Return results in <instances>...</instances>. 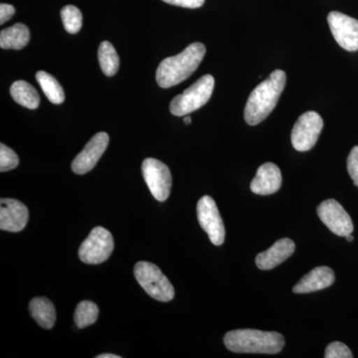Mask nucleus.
<instances>
[{
  "label": "nucleus",
  "mask_w": 358,
  "mask_h": 358,
  "mask_svg": "<svg viewBox=\"0 0 358 358\" xmlns=\"http://www.w3.org/2000/svg\"><path fill=\"white\" fill-rule=\"evenodd\" d=\"M286 81V73L282 70H275L267 80L252 91L244 110L247 124L256 126L273 112L284 91Z\"/></svg>",
  "instance_id": "f257e3e1"
},
{
  "label": "nucleus",
  "mask_w": 358,
  "mask_h": 358,
  "mask_svg": "<svg viewBox=\"0 0 358 358\" xmlns=\"http://www.w3.org/2000/svg\"><path fill=\"white\" fill-rule=\"evenodd\" d=\"M205 53L204 45L195 42L178 55L162 60L157 70V82L160 88H171L192 76L203 60Z\"/></svg>",
  "instance_id": "f03ea898"
},
{
  "label": "nucleus",
  "mask_w": 358,
  "mask_h": 358,
  "mask_svg": "<svg viewBox=\"0 0 358 358\" xmlns=\"http://www.w3.org/2000/svg\"><path fill=\"white\" fill-rule=\"evenodd\" d=\"M224 345L232 352L275 355L284 348L285 339L275 331L235 329L225 334Z\"/></svg>",
  "instance_id": "7ed1b4c3"
},
{
  "label": "nucleus",
  "mask_w": 358,
  "mask_h": 358,
  "mask_svg": "<svg viewBox=\"0 0 358 358\" xmlns=\"http://www.w3.org/2000/svg\"><path fill=\"white\" fill-rule=\"evenodd\" d=\"M214 85L215 80L211 75H205L200 78L181 95L176 96L171 101L169 106L171 114L176 117H185L203 107L211 98Z\"/></svg>",
  "instance_id": "20e7f679"
},
{
  "label": "nucleus",
  "mask_w": 358,
  "mask_h": 358,
  "mask_svg": "<svg viewBox=\"0 0 358 358\" xmlns=\"http://www.w3.org/2000/svg\"><path fill=\"white\" fill-rule=\"evenodd\" d=\"M134 277L148 296L159 301L174 298V288L166 275L155 264L138 262L134 268Z\"/></svg>",
  "instance_id": "39448f33"
},
{
  "label": "nucleus",
  "mask_w": 358,
  "mask_h": 358,
  "mask_svg": "<svg viewBox=\"0 0 358 358\" xmlns=\"http://www.w3.org/2000/svg\"><path fill=\"white\" fill-rule=\"evenodd\" d=\"M114 238L105 228H94L86 240L80 246L79 258L89 265H96L107 261L114 251Z\"/></svg>",
  "instance_id": "423d86ee"
},
{
  "label": "nucleus",
  "mask_w": 358,
  "mask_h": 358,
  "mask_svg": "<svg viewBox=\"0 0 358 358\" xmlns=\"http://www.w3.org/2000/svg\"><path fill=\"white\" fill-rule=\"evenodd\" d=\"M324 128L322 117L315 112H307L299 117L292 131L291 141L294 150L308 152L312 150L319 140Z\"/></svg>",
  "instance_id": "0eeeda50"
},
{
  "label": "nucleus",
  "mask_w": 358,
  "mask_h": 358,
  "mask_svg": "<svg viewBox=\"0 0 358 358\" xmlns=\"http://www.w3.org/2000/svg\"><path fill=\"white\" fill-rule=\"evenodd\" d=\"M143 176L148 189L157 201L164 202L171 194L173 178L169 166L155 159L143 160Z\"/></svg>",
  "instance_id": "6e6552de"
},
{
  "label": "nucleus",
  "mask_w": 358,
  "mask_h": 358,
  "mask_svg": "<svg viewBox=\"0 0 358 358\" xmlns=\"http://www.w3.org/2000/svg\"><path fill=\"white\" fill-rule=\"evenodd\" d=\"M197 218L202 229L208 234L211 243L221 246L225 240L224 226L217 205L210 196L202 197L197 203Z\"/></svg>",
  "instance_id": "1a4fd4ad"
},
{
  "label": "nucleus",
  "mask_w": 358,
  "mask_h": 358,
  "mask_svg": "<svg viewBox=\"0 0 358 358\" xmlns=\"http://www.w3.org/2000/svg\"><path fill=\"white\" fill-rule=\"evenodd\" d=\"M317 212L322 222L334 234L341 237H346L352 234L353 231L352 218L336 200H324L317 206Z\"/></svg>",
  "instance_id": "9d476101"
},
{
  "label": "nucleus",
  "mask_w": 358,
  "mask_h": 358,
  "mask_svg": "<svg viewBox=\"0 0 358 358\" xmlns=\"http://www.w3.org/2000/svg\"><path fill=\"white\" fill-rule=\"evenodd\" d=\"M334 38L346 51L358 50V20L345 14L333 11L327 15Z\"/></svg>",
  "instance_id": "9b49d317"
},
{
  "label": "nucleus",
  "mask_w": 358,
  "mask_h": 358,
  "mask_svg": "<svg viewBox=\"0 0 358 358\" xmlns=\"http://www.w3.org/2000/svg\"><path fill=\"white\" fill-rule=\"evenodd\" d=\"M109 141L107 133L95 134L85 145L84 150L73 160L72 171L76 174H85L91 171L107 150Z\"/></svg>",
  "instance_id": "f8f14e48"
},
{
  "label": "nucleus",
  "mask_w": 358,
  "mask_h": 358,
  "mask_svg": "<svg viewBox=\"0 0 358 358\" xmlns=\"http://www.w3.org/2000/svg\"><path fill=\"white\" fill-rule=\"evenodd\" d=\"M29 211L22 202L16 199L0 200V229L9 232H20L26 227Z\"/></svg>",
  "instance_id": "ddd939ff"
},
{
  "label": "nucleus",
  "mask_w": 358,
  "mask_h": 358,
  "mask_svg": "<svg viewBox=\"0 0 358 358\" xmlns=\"http://www.w3.org/2000/svg\"><path fill=\"white\" fill-rule=\"evenodd\" d=\"M281 185L282 173L279 167L272 162H267L259 167L250 188L257 195H271L277 192Z\"/></svg>",
  "instance_id": "4468645a"
},
{
  "label": "nucleus",
  "mask_w": 358,
  "mask_h": 358,
  "mask_svg": "<svg viewBox=\"0 0 358 358\" xmlns=\"http://www.w3.org/2000/svg\"><path fill=\"white\" fill-rule=\"evenodd\" d=\"M294 249H296V245L293 240L282 238L266 251L258 254L256 257L257 267L260 270L274 268L293 255Z\"/></svg>",
  "instance_id": "2eb2a0df"
},
{
  "label": "nucleus",
  "mask_w": 358,
  "mask_h": 358,
  "mask_svg": "<svg viewBox=\"0 0 358 358\" xmlns=\"http://www.w3.org/2000/svg\"><path fill=\"white\" fill-rule=\"evenodd\" d=\"M334 279L336 275L331 268L320 266L303 275L300 281L294 285L293 292L294 294H308L320 291L331 287L334 284Z\"/></svg>",
  "instance_id": "dca6fc26"
},
{
  "label": "nucleus",
  "mask_w": 358,
  "mask_h": 358,
  "mask_svg": "<svg viewBox=\"0 0 358 358\" xmlns=\"http://www.w3.org/2000/svg\"><path fill=\"white\" fill-rule=\"evenodd\" d=\"M29 310L33 319L45 329H51L56 322V310L50 300L43 296L32 299Z\"/></svg>",
  "instance_id": "f3484780"
},
{
  "label": "nucleus",
  "mask_w": 358,
  "mask_h": 358,
  "mask_svg": "<svg viewBox=\"0 0 358 358\" xmlns=\"http://www.w3.org/2000/svg\"><path fill=\"white\" fill-rule=\"evenodd\" d=\"M30 40V32L27 26L16 23L11 27L0 32V47L1 49L20 50L27 46Z\"/></svg>",
  "instance_id": "a211bd4d"
},
{
  "label": "nucleus",
  "mask_w": 358,
  "mask_h": 358,
  "mask_svg": "<svg viewBox=\"0 0 358 358\" xmlns=\"http://www.w3.org/2000/svg\"><path fill=\"white\" fill-rule=\"evenodd\" d=\"M10 94L13 100L23 107L30 110L39 107L40 96L34 87L25 81L14 82L10 87Z\"/></svg>",
  "instance_id": "6ab92c4d"
},
{
  "label": "nucleus",
  "mask_w": 358,
  "mask_h": 358,
  "mask_svg": "<svg viewBox=\"0 0 358 358\" xmlns=\"http://www.w3.org/2000/svg\"><path fill=\"white\" fill-rule=\"evenodd\" d=\"M36 80L41 87L42 91L44 92L45 96L52 103L60 105L64 102V90L55 78L44 71H39L36 74Z\"/></svg>",
  "instance_id": "aec40b11"
},
{
  "label": "nucleus",
  "mask_w": 358,
  "mask_h": 358,
  "mask_svg": "<svg viewBox=\"0 0 358 358\" xmlns=\"http://www.w3.org/2000/svg\"><path fill=\"white\" fill-rule=\"evenodd\" d=\"M99 62L103 74L108 77L117 74L120 67V58L115 47L110 42L103 41L99 47Z\"/></svg>",
  "instance_id": "412c9836"
},
{
  "label": "nucleus",
  "mask_w": 358,
  "mask_h": 358,
  "mask_svg": "<svg viewBox=\"0 0 358 358\" xmlns=\"http://www.w3.org/2000/svg\"><path fill=\"white\" fill-rule=\"evenodd\" d=\"M99 317V308L91 301H83L77 306L74 320L78 329H84L95 324Z\"/></svg>",
  "instance_id": "4be33fe9"
},
{
  "label": "nucleus",
  "mask_w": 358,
  "mask_h": 358,
  "mask_svg": "<svg viewBox=\"0 0 358 358\" xmlns=\"http://www.w3.org/2000/svg\"><path fill=\"white\" fill-rule=\"evenodd\" d=\"M61 18H62L66 31L70 33V34H76L81 29L83 16H82L81 11L76 6H67L63 7L62 10H61Z\"/></svg>",
  "instance_id": "5701e85b"
},
{
  "label": "nucleus",
  "mask_w": 358,
  "mask_h": 358,
  "mask_svg": "<svg viewBox=\"0 0 358 358\" xmlns=\"http://www.w3.org/2000/svg\"><path fill=\"white\" fill-rule=\"evenodd\" d=\"M20 164V159L17 155L14 152L6 145L1 143L0 145V171L6 173V171H13Z\"/></svg>",
  "instance_id": "b1692460"
},
{
  "label": "nucleus",
  "mask_w": 358,
  "mask_h": 358,
  "mask_svg": "<svg viewBox=\"0 0 358 358\" xmlns=\"http://www.w3.org/2000/svg\"><path fill=\"white\" fill-rule=\"evenodd\" d=\"M324 357L352 358L353 355L352 350L345 343H341V341H334V343H329L327 345Z\"/></svg>",
  "instance_id": "393cba45"
},
{
  "label": "nucleus",
  "mask_w": 358,
  "mask_h": 358,
  "mask_svg": "<svg viewBox=\"0 0 358 358\" xmlns=\"http://www.w3.org/2000/svg\"><path fill=\"white\" fill-rule=\"evenodd\" d=\"M348 171L358 187V145L352 148L348 157Z\"/></svg>",
  "instance_id": "a878e982"
},
{
  "label": "nucleus",
  "mask_w": 358,
  "mask_h": 358,
  "mask_svg": "<svg viewBox=\"0 0 358 358\" xmlns=\"http://www.w3.org/2000/svg\"><path fill=\"white\" fill-rule=\"evenodd\" d=\"M171 6L185 7V8H199L203 6L205 0H162Z\"/></svg>",
  "instance_id": "bb28decb"
},
{
  "label": "nucleus",
  "mask_w": 358,
  "mask_h": 358,
  "mask_svg": "<svg viewBox=\"0 0 358 358\" xmlns=\"http://www.w3.org/2000/svg\"><path fill=\"white\" fill-rule=\"evenodd\" d=\"M15 13V8L10 4L1 3L0 6V24H4Z\"/></svg>",
  "instance_id": "cd10ccee"
},
{
  "label": "nucleus",
  "mask_w": 358,
  "mask_h": 358,
  "mask_svg": "<svg viewBox=\"0 0 358 358\" xmlns=\"http://www.w3.org/2000/svg\"><path fill=\"white\" fill-rule=\"evenodd\" d=\"M119 355H112V353H103V355H98L96 358H120Z\"/></svg>",
  "instance_id": "c85d7f7f"
},
{
  "label": "nucleus",
  "mask_w": 358,
  "mask_h": 358,
  "mask_svg": "<svg viewBox=\"0 0 358 358\" xmlns=\"http://www.w3.org/2000/svg\"><path fill=\"white\" fill-rule=\"evenodd\" d=\"M185 124H192V117H189V115H185Z\"/></svg>",
  "instance_id": "c756f323"
},
{
  "label": "nucleus",
  "mask_w": 358,
  "mask_h": 358,
  "mask_svg": "<svg viewBox=\"0 0 358 358\" xmlns=\"http://www.w3.org/2000/svg\"><path fill=\"white\" fill-rule=\"evenodd\" d=\"M345 238H346V240H348V242L353 241V236L352 234L348 235V236H346Z\"/></svg>",
  "instance_id": "7c9ffc66"
}]
</instances>
